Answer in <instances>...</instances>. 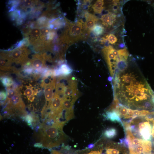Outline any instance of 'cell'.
<instances>
[{"label":"cell","mask_w":154,"mask_h":154,"mask_svg":"<svg viewBox=\"0 0 154 154\" xmlns=\"http://www.w3.org/2000/svg\"><path fill=\"white\" fill-rule=\"evenodd\" d=\"M127 68L117 72L114 77V100L133 110H149L153 102L154 92L139 72Z\"/></svg>","instance_id":"1"},{"label":"cell","mask_w":154,"mask_h":154,"mask_svg":"<svg viewBox=\"0 0 154 154\" xmlns=\"http://www.w3.org/2000/svg\"><path fill=\"white\" fill-rule=\"evenodd\" d=\"M120 60H127L129 53L126 48L120 49L117 50Z\"/></svg>","instance_id":"16"},{"label":"cell","mask_w":154,"mask_h":154,"mask_svg":"<svg viewBox=\"0 0 154 154\" xmlns=\"http://www.w3.org/2000/svg\"><path fill=\"white\" fill-rule=\"evenodd\" d=\"M151 154V153H148V154Z\"/></svg>","instance_id":"27"},{"label":"cell","mask_w":154,"mask_h":154,"mask_svg":"<svg viewBox=\"0 0 154 154\" xmlns=\"http://www.w3.org/2000/svg\"><path fill=\"white\" fill-rule=\"evenodd\" d=\"M17 92V90L15 88H10V87L8 88L7 90V97L5 103L8 104Z\"/></svg>","instance_id":"15"},{"label":"cell","mask_w":154,"mask_h":154,"mask_svg":"<svg viewBox=\"0 0 154 154\" xmlns=\"http://www.w3.org/2000/svg\"><path fill=\"white\" fill-rule=\"evenodd\" d=\"M102 149H100L99 150L92 151L86 154H101Z\"/></svg>","instance_id":"23"},{"label":"cell","mask_w":154,"mask_h":154,"mask_svg":"<svg viewBox=\"0 0 154 154\" xmlns=\"http://www.w3.org/2000/svg\"><path fill=\"white\" fill-rule=\"evenodd\" d=\"M109 43L113 44L116 43L117 41V39L116 36L113 34H110L106 36Z\"/></svg>","instance_id":"18"},{"label":"cell","mask_w":154,"mask_h":154,"mask_svg":"<svg viewBox=\"0 0 154 154\" xmlns=\"http://www.w3.org/2000/svg\"><path fill=\"white\" fill-rule=\"evenodd\" d=\"M85 21L84 23L83 29L85 35L89 36L98 19L95 15L89 13L84 14Z\"/></svg>","instance_id":"5"},{"label":"cell","mask_w":154,"mask_h":154,"mask_svg":"<svg viewBox=\"0 0 154 154\" xmlns=\"http://www.w3.org/2000/svg\"><path fill=\"white\" fill-rule=\"evenodd\" d=\"M120 47L121 48H123L124 47V44H121L120 45Z\"/></svg>","instance_id":"25"},{"label":"cell","mask_w":154,"mask_h":154,"mask_svg":"<svg viewBox=\"0 0 154 154\" xmlns=\"http://www.w3.org/2000/svg\"><path fill=\"white\" fill-rule=\"evenodd\" d=\"M153 103H154V98L153 99Z\"/></svg>","instance_id":"26"},{"label":"cell","mask_w":154,"mask_h":154,"mask_svg":"<svg viewBox=\"0 0 154 154\" xmlns=\"http://www.w3.org/2000/svg\"><path fill=\"white\" fill-rule=\"evenodd\" d=\"M116 15L114 13L109 12L103 15L101 18L102 24L108 27L112 25L116 20Z\"/></svg>","instance_id":"9"},{"label":"cell","mask_w":154,"mask_h":154,"mask_svg":"<svg viewBox=\"0 0 154 154\" xmlns=\"http://www.w3.org/2000/svg\"><path fill=\"white\" fill-rule=\"evenodd\" d=\"M104 117L106 119L114 122H117L123 125V123L118 113L115 110H109L106 112Z\"/></svg>","instance_id":"10"},{"label":"cell","mask_w":154,"mask_h":154,"mask_svg":"<svg viewBox=\"0 0 154 154\" xmlns=\"http://www.w3.org/2000/svg\"><path fill=\"white\" fill-rule=\"evenodd\" d=\"M34 91L32 88L29 87L27 88L24 92V95L29 97L28 98L34 96Z\"/></svg>","instance_id":"19"},{"label":"cell","mask_w":154,"mask_h":154,"mask_svg":"<svg viewBox=\"0 0 154 154\" xmlns=\"http://www.w3.org/2000/svg\"><path fill=\"white\" fill-rule=\"evenodd\" d=\"M34 2L30 0L24 1L22 3V5L21 7L24 9V8H28V7H31L33 6V3H35Z\"/></svg>","instance_id":"20"},{"label":"cell","mask_w":154,"mask_h":154,"mask_svg":"<svg viewBox=\"0 0 154 154\" xmlns=\"http://www.w3.org/2000/svg\"><path fill=\"white\" fill-rule=\"evenodd\" d=\"M2 83L4 86L9 87L12 85L13 83V81L12 78L9 77L4 76L1 78Z\"/></svg>","instance_id":"17"},{"label":"cell","mask_w":154,"mask_h":154,"mask_svg":"<svg viewBox=\"0 0 154 154\" xmlns=\"http://www.w3.org/2000/svg\"><path fill=\"white\" fill-rule=\"evenodd\" d=\"M66 20V28L62 37V41L68 44L72 43L84 38V22L81 20L73 22Z\"/></svg>","instance_id":"3"},{"label":"cell","mask_w":154,"mask_h":154,"mask_svg":"<svg viewBox=\"0 0 154 154\" xmlns=\"http://www.w3.org/2000/svg\"><path fill=\"white\" fill-rule=\"evenodd\" d=\"M25 120L29 125H31V124L33 121V116L30 115H26L24 117Z\"/></svg>","instance_id":"21"},{"label":"cell","mask_w":154,"mask_h":154,"mask_svg":"<svg viewBox=\"0 0 154 154\" xmlns=\"http://www.w3.org/2000/svg\"><path fill=\"white\" fill-rule=\"evenodd\" d=\"M104 4V0L97 1L92 6V8L94 13L97 14L101 13L104 8L103 6Z\"/></svg>","instance_id":"11"},{"label":"cell","mask_w":154,"mask_h":154,"mask_svg":"<svg viewBox=\"0 0 154 154\" xmlns=\"http://www.w3.org/2000/svg\"><path fill=\"white\" fill-rule=\"evenodd\" d=\"M72 71V69L69 66L63 63L54 70V74L55 76H67L70 75Z\"/></svg>","instance_id":"8"},{"label":"cell","mask_w":154,"mask_h":154,"mask_svg":"<svg viewBox=\"0 0 154 154\" xmlns=\"http://www.w3.org/2000/svg\"><path fill=\"white\" fill-rule=\"evenodd\" d=\"M56 79L55 78L44 87V96L46 102L45 107L47 109L49 107L53 98L54 95V90L56 85Z\"/></svg>","instance_id":"6"},{"label":"cell","mask_w":154,"mask_h":154,"mask_svg":"<svg viewBox=\"0 0 154 154\" xmlns=\"http://www.w3.org/2000/svg\"><path fill=\"white\" fill-rule=\"evenodd\" d=\"M94 146V144L91 143L88 145V149H92L93 148Z\"/></svg>","instance_id":"24"},{"label":"cell","mask_w":154,"mask_h":154,"mask_svg":"<svg viewBox=\"0 0 154 154\" xmlns=\"http://www.w3.org/2000/svg\"><path fill=\"white\" fill-rule=\"evenodd\" d=\"M104 31V27L102 25L99 24H96L92 31L94 35L97 36L101 35Z\"/></svg>","instance_id":"14"},{"label":"cell","mask_w":154,"mask_h":154,"mask_svg":"<svg viewBox=\"0 0 154 154\" xmlns=\"http://www.w3.org/2000/svg\"><path fill=\"white\" fill-rule=\"evenodd\" d=\"M31 66L34 69L38 70H41L45 67L44 59L42 55L36 54L30 61Z\"/></svg>","instance_id":"7"},{"label":"cell","mask_w":154,"mask_h":154,"mask_svg":"<svg viewBox=\"0 0 154 154\" xmlns=\"http://www.w3.org/2000/svg\"><path fill=\"white\" fill-rule=\"evenodd\" d=\"M128 66L127 60H120L117 63V68L116 72L124 71L128 68Z\"/></svg>","instance_id":"13"},{"label":"cell","mask_w":154,"mask_h":154,"mask_svg":"<svg viewBox=\"0 0 154 154\" xmlns=\"http://www.w3.org/2000/svg\"><path fill=\"white\" fill-rule=\"evenodd\" d=\"M113 48L109 45L105 46L102 51L107 63L111 76L113 77L117 68V64L120 60L119 56H116L112 52Z\"/></svg>","instance_id":"4"},{"label":"cell","mask_w":154,"mask_h":154,"mask_svg":"<svg viewBox=\"0 0 154 154\" xmlns=\"http://www.w3.org/2000/svg\"><path fill=\"white\" fill-rule=\"evenodd\" d=\"M64 125L58 122L48 125L42 123L40 129V141L44 146L51 148L58 146L66 139L63 131Z\"/></svg>","instance_id":"2"},{"label":"cell","mask_w":154,"mask_h":154,"mask_svg":"<svg viewBox=\"0 0 154 154\" xmlns=\"http://www.w3.org/2000/svg\"><path fill=\"white\" fill-rule=\"evenodd\" d=\"M117 134L116 129L113 127L108 128L104 131L103 135L105 137L108 139L114 138Z\"/></svg>","instance_id":"12"},{"label":"cell","mask_w":154,"mask_h":154,"mask_svg":"<svg viewBox=\"0 0 154 154\" xmlns=\"http://www.w3.org/2000/svg\"><path fill=\"white\" fill-rule=\"evenodd\" d=\"M0 96L1 102H3L7 98V94L5 91H1L0 92Z\"/></svg>","instance_id":"22"}]
</instances>
